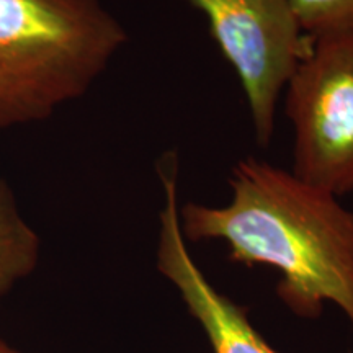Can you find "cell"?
<instances>
[{"label":"cell","instance_id":"6da1fadb","mask_svg":"<svg viewBox=\"0 0 353 353\" xmlns=\"http://www.w3.org/2000/svg\"><path fill=\"white\" fill-rule=\"evenodd\" d=\"M224 206H179L185 241H224L229 260L280 273L276 294L303 319L332 303L353 325V211L293 172L247 157L232 167Z\"/></svg>","mask_w":353,"mask_h":353},{"label":"cell","instance_id":"7a4b0ae2","mask_svg":"<svg viewBox=\"0 0 353 353\" xmlns=\"http://www.w3.org/2000/svg\"><path fill=\"white\" fill-rule=\"evenodd\" d=\"M126 41L103 0H0V130L81 99Z\"/></svg>","mask_w":353,"mask_h":353},{"label":"cell","instance_id":"3957f363","mask_svg":"<svg viewBox=\"0 0 353 353\" xmlns=\"http://www.w3.org/2000/svg\"><path fill=\"white\" fill-rule=\"evenodd\" d=\"M285 88L293 174L337 198L353 192V30L314 34Z\"/></svg>","mask_w":353,"mask_h":353},{"label":"cell","instance_id":"277c9868","mask_svg":"<svg viewBox=\"0 0 353 353\" xmlns=\"http://www.w3.org/2000/svg\"><path fill=\"white\" fill-rule=\"evenodd\" d=\"M208 19L211 37L236 70L249 103L255 141L270 144L278 97L309 54L290 0H187Z\"/></svg>","mask_w":353,"mask_h":353},{"label":"cell","instance_id":"5b68a950","mask_svg":"<svg viewBox=\"0 0 353 353\" xmlns=\"http://www.w3.org/2000/svg\"><path fill=\"white\" fill-rule=\"evenodd\" d=\"M176 154H169L159 167L164 188V206L159 213L156 267L167 278L208 339L213 353H280L255 329L249 309L221 293L190 254L179 219Z\"/></svg>","mask_w":353,"mask_h":353},{"label":"cell","instance_id":"8992f818","mask_svg":"<svg viewBox=\"0 0 353 353\" xmlns=\"http://www.w3.org/2000/svg\"><path fill=\"white\" fill-rule=\"evenodd\" d=\"M41 239L20 213L15 193L0 179V303L37 270Z\"/></svg>","mask_w":353,"mask_h":353},{"label":"cell","instance_id":"52a82bcc","mask_svg":"<svg viewBox=\"0 0 353 353\" xmlns=\"http://www.w3.org/2000/svg\"><path fill=\"white\" fill-rule=\"evenodd\" d=\"M294 15L307 34L353 30V0H290Z\"/></svg>","mask_w":353,"mask_h":353},{"label":"cell","instance_id":"ba28073f","mask_svg":"<svg viewBox=\"0 0 353 353\" xmlns=\"http://www.w3.org/2000/svg\"><path fill=\"white\" fill-rule=\"evenodd\" d=\"M0 353H21V352L17 350L15 347H12L10 343H7L2 337H0Z\"/></svg>","mask_w":353,"mask_h":353}]
</instances>
